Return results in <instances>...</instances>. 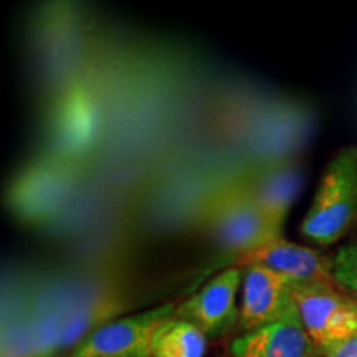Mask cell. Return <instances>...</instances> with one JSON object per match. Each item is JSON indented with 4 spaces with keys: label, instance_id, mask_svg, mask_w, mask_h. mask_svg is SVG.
<instances>
[{
    "label": "cell",
    "instance_id": "cell-2",
    "mask_svg": "<svg viewBox=\"0 0 357 357\" xmlns=\"http://www.w3.org/2000/svg\"><path fill=\"white\" fill-rule=\"evenodd\" d=\"M205 225L213 240L236 258L283 238L240 182L222 187L208 197Z\"/></svg>",
    "mask_w": 357,
    "mask_h": 357
},
{
    "label": "cell",
    "instance_id": "cell-6",
    "mask_svg": "<svg viewBox=\"0 0 357 357\" xmlns=\"http://www.w3.org/2000/svg\"><path fill=\"white\" fill-rule=\"evenodd\" d=\"M293 287L280 275L260 265H245L240 289V333L260 329L294 311Z\"/></svg>",
    "mask_w": 357,
    "mask_h": 357
},
{
    "label": "cell",
    "instance_id": "cell-3",
    "mask_svg": "<svg viewBox=\"0 0 357 357\" xmlns=\"http://www.w3.org/2000/svg\"><path fill=\"white\" fill-rule=\"evenodd\" d=\"M293 301L303 328L321 351L357 334V306L337 284L293 287Z\"/></svg>",
    "mask_w": 357,
    "mask_h": 357
},
{
    "label": "cell",
    "instance_id": "cell-4",
    "mask_svg": "<svg viewBox=\"0 0 357 357\" xmlns=\"http://www.w3.org/2000/svg\"><path fill=\"white\" fill-rule=\"evenodd\" d=\"M176 311L172 303L119 318L93 329L70 357H151L155 328Z\"/></svg>",
    "mask_w": 357,
    "mask_h": 357
},
{
    "label": "cell",
    "instance_id": "cell-8",
    "mask_svg": "<svg viewBox=\"0 0 357 357\" xmlns=\"http://www.w3.org/2000/svg\"><path fill=\"white\" fill-rule=\"evenodd\" d=\"M230 357H324V352L303 328L294 311L255 331L235 337L229 346Z\"/></svg>",
    "mask_w": 357,
    "mask_h": 357
},
{
    "label": "cell",
    "instance_id": "cell-7",
    "mask_svg": "<svg viewBox=\"0 0 357 357\" xmlns=\"http://www.w3.org/2000/svg\"><path fill=\"white\" fill-rule=\"evenodd\" d=\"M235 265H260L280 275L291 283V287L334 283L331 255H326L321 250L288 242L284 236L238 257Z\"/></svg>",
    "mask_w": 357,
    "mask_h": 357
},
{
    "label": "cell",
    "instance_id": "cell-5",
    "mask_svg": "<svg viewBox=\"0 0 357 357\" xmlns=\"http://www.w3.org/2000/svg\"><path fill=\"white\" fill-rule=\"evenodd\" d=\"M242 280L243 266L227 268L176 306L174 316L194 323L207 337L223 336L238 324V291L242 289Z\"/></svg>",
    "mask_w": 357,
    "mask_h": 357
},
{
    "label": "cell",
    "instance_id": "cell-13",
    "mask_svg": "<svg viewBox=\"0 0 357 357\" xmlns=\"http://www.w3.org/2000/svg\"><path fill=\"white\" fill-rule=\"evenodd\" d=\"M352 300H354V303H356V306H357V296H352Z\"/></svg>",
    "mask_w": 357,
    "mask_h": 357
},
{
    "label": "cell",
    "instance_id": "cell-9",
    "mask_svg": "<svg viewBox=\"0 0 357 357\" xmlns=\"http://www.w3.org/2000/svg\"><path fill=\"white\" fill-rule=\"evenodd\" d=\"M303 181V171L298 164L280 162L257 169L240 184L255 200L266 220L283 234L284 220L300 194Z\"/></svg>",
    "mask_w": 357,
    "mask_h": 357
},
{
    "label": "cell",
    "instance_id": "cell-12",
    "mask_svg": "<svg viewBox=\"0 0 357 357\" xmlns=\"http://www.w3.org/2000/svg\"><path fill=\"white\" fill-rule=\"evenodd\" d=\"M324 357H357V334L326 347Z\"/></svg>",
    "mask_w": 357,
    "mask_h": 357
},
{
    "label": "cell",
    "instance_id": "cell-10",
    "mask_svg": "<svg viewBox=\"0 0 357 357\" xmlns=\"http://www.w3.org/2000/svg\"><path fill=\"white\" fill-rule=\"evenodd\" d=\"M208 337L190 321L177 316L164 319L151 339V357H204Z\"/></svg>",
    "mask_w": 357,
    "mask_h": 357
},
{
    "label": "cell",
    "instance_id": "cell-11",
    "mask_svg": "<svg viewBox=\"0 0 357 357\" xmlns=\"http://www.w3.org/2000/svg\"><path fill=\"white\" fill-rule=\"evenodd\" d=\"M333 278L342 291L357 296V230L331 255Z\"/></svg>",
    "mask_w": 357,
    "mask_h": 357
},
{
    "label": "cell",
    "instance_id": "cell-1",
    "mask_svg": "<svg viewBox=\"0 0 357 357\" xmlns=\"http://www.w3.org/2000/svg\"><path fill=\"white\" fill-rule=\"evenodd\" d=\"M357 230V146L336 151L326 164L300 231L319 247L349 238Z\"/></svg>",
    "mask_w": 357,
    "mask_h": 357
}]
</instances>
